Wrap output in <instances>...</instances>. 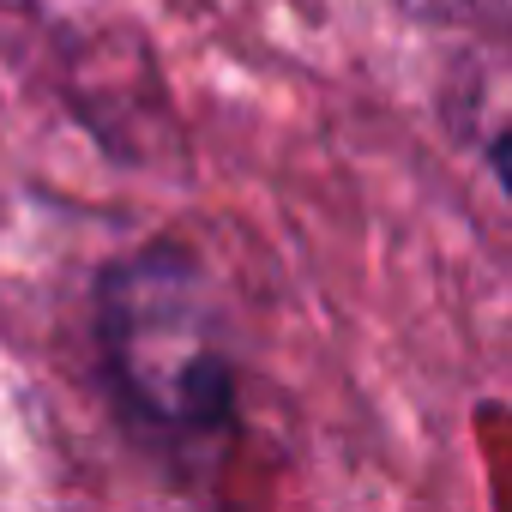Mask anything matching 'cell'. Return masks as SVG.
Returning a JSON list of instances; mask_svg holds the SVG:
<instances>
[{
    "instance_id": "cell-2",
    "label": "cell",
    "mask_w": 512,
    "mask_h": 512,
    "mask_svg": "<svg viewBox=\"0 0 512 512\" xmlns=\"http://www.w3.org/2000/svg\"><path fill=\"white\" fill-rule=\"evenodd\" d=\"M482 163H488L494 187H500V193H506V205H512V121L488 133V145H482Z\"/></svg>"
},
{
    "instance_id": "cell-1",
    "label": "cell",
    "mask_w": 512,
    "mask_h": 512,
    "mask_svg": "<svg viewBox=\"0 0 512 512\" xmlns=\"http://www.w3.org/2000/svg\"><path fill=\"white\" fill-rule=\"evenodd\" d=\"M91 362L115 428L163 482L181 494L223 482L247 440V350L193 241L151 235L97 266Z\"/></svg>"
}]
</instances>
